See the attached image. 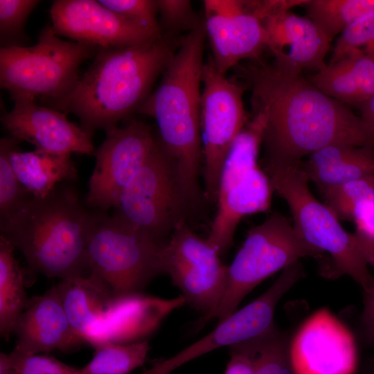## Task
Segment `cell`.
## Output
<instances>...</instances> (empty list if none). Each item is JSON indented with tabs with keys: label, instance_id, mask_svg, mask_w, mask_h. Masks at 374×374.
<instances>
[{
	"label": "cell",
	"instance_id": "16",
	"mask_svg": "<svg viewBox=\"0 0 374 374\" xmlns=\"http://www.w3.org/2000/svg\"><path fill=\"white\" fill-rule=\"evenodd\" d=\"M12 109L1 117L3 127L19 141L47 152L71 154H94L91 135L70 122L66 113L37 104L31 100L14 101Z\"/></svg>",
	"mask_w": 374,
	"mask_h": 374
},
{
	"label": "cell",
	"instance_id": "36",
	"mask_svg": "<svg viewBox=\"0 0 374 374\" xmlns=\"http://www.w3.org/2000/svg\"><path fill=\"white\" fill-rule=\"evenodd\" d=\"M157 5L163 21L168 26L178 27L193 24V13L190 1L159 0Z\"/></svg>",
	"mask_w": 374,
	"mask_h": 374
},
{
	"label": "cell",
	"instance_id": "26",
	"mask_svg": "<svg viewBox=\"0 0 374 374\" xmlns=\"http://www.w3.org/2000/svg\"><path fill=\"white\" fill-rule=\"evenodd\" d=\"M308 17L331 40L362 16L374 11V0H308Z\"/></svg>",
	"mask_w": 374,
	"mask_h": 374
},
{
	"label": "cell",
	"instance_id": "28",
	"mask_svg": "<svg viewBox=\"0 0 374 374\" xmlns=\"http://www.w3.org/2000/svg\"><path fill=\"white\" fill-rule=\"evenodd\" d=\"M19 142L12 136L0 141V227L33 197L18 180L9 159L10 150Z\"/></svg>",
	"mask_w": 374,
	"mask_h": 374
},
{
	"label": "cell",
	"instance_id": "13",
	"mask_svg": "<svg viewBox=\"0 0 374 374\" xmlns=\"http://www.w3.org/2000/svg\"><path fill=\"white\" fill-rule=\"evenodd\" d=\"M203 4L211 60L220 73L225 75L243 60L260 57L268 37L254 1L205 0Z\"/></svg>",
	"mask_w": 374,
	"mask_h": 374
},
{
	"label": "cell",
	"instance_id": "31",
	"mask_svg": "<svg viewBox=\"0 0 374 374\" xmlns=\"http://www.w3.org/2000/svg\"><path fill=\"white\" fill-rule=\"evenodd\" d=\"M39 0H0L1 48L25 46L26 22Z\"/></svg>",
	"mask_w": 374,
	"mask_h": 374
},
{
	"label": "cell",
	"instance_id": "34",
	"mask_svg": "<svg viewBox=\"0 0 374 374\" xmlns=\"http://www.w3.org/2000/svg\"><path fill=\"white\" fill-rule=\"evenodd\" d=\"M8 355L15 374H79V369L53 357L25 355L14 350Z\"/></svg>",
	"mask_w": 374,
	"mask_h": 374
},
{
	"label": "cell",
	"instance_id": "39",
	"mask_svg": "<svg viewBox=\"0 0 374 374\" xmlns=\"http://www.w3.org/2000/svg\"><path fill=\"white\" fill-rule=\"evenodd\" d=\"M355 243L367 264L374 267V236L356 231L353 233Z\"/></svg>",
	"mask_w": 374,
	"mask_h": 374
},
{
	"label": "cell",
	"instance_id": "41",
	"mask_svg": "<svg viewBox=\"0 0 374 374\" xmlns=\"http://www.w3.org/2000/svg\"><path fill=\"white\" fill-rule=\"evenodd\" d=\"M0 374H15L8 354H0Z\"/></svg>",
	"mask_w": 374,
	"mask_h": 374
},
{
	"label": "cell",
	"instance_id": "14",
	"mask_svg": "<svg viewBox=\"0 0 374 374\" xmlns=\"http://www.w3.org/2000/svg\"><path fill=\"white\" fill-rule=\"evenodd\" d=\"M50 15L58 36L99 49L137 46L161 38L160 31L123 17L98 1L55 0Z\"/></svg>",
	"mask_w": 374,
	"mask_h": 374
},
{
	"label": "cell",
	"instance_id": "25",
	"mask_svg": "<svg viewBox=\"0 0 374 374\" xmlns=\"http://www.w3.org/2000/svg\"><path fill=\"white\" fill-rule=\"evenodd\" d=\"M15 247L0 236V333L6 340L26 308L25 273L14 255Z\"/></svg>",
	"mask_w": 374,
	"mask_h": 374
},
{
	"label": "cell",
	"instance_id": "24",
	"mask_svg": "<svg viewBox=\"0 0 374 374\" xmlns=\"http://www.w3.org/2000/svg\"><path fill=\"white\" fill-rule=\"evenodd\" d=\"M55 286L71 327L89 344L112 296L89 276L62 279Z\"/></svg>",
	"mask_w": 374,
	"mask_h": 374
},
{
	"label": "cell",
	"instance_id": "35",
	"mask_svg": "<svg viewBox=\"0 0 374 374\" xmlns=\"http://www.w3.org/2000/svg\"><path fill=\"white\" fill-rule=\"evenodd\" d=\"M260 335L229 346L230 359L224 374H255Z\"/></svg>",
	"mask_w": 374,
	"mask_h": 374
},
{
	"label": "cell",
	"instance_id": "32",
	"mask_svg": "<svg viewBox=\"0 0 374 374\" xmlns=\"http://www.w3.org/2000/svg\"><path fill=\"white\" fill-rule=\"evenodd\" d=\"M352 51L374 58V11L358 19L340 35L328 64L336 62Z\"/></svg>",
	"mask_w": 374,
	"mask_h": 374
},
{
	"label": "cell",
	"instance_id": "22",
	"mask_svg": "<svg viewBox=\"0 0 374 374\" xmlns=\"http://www.w3.org/2000/svg\"><path fill=\"white\" fill-rule=\"evenodd\" d=\"M306 78L328 96L357 105L374 96V58L352 51Z\"/></svg>",
	"mask_w": 374,
	"mask_h": 374
},
{
	"label": "cell",
	"instance_id": "33",
	"mask_svg": "<svg viewBox=\"0 0 374 374\" xmlns=\"http://www.w3.org/2000/svg\"><path fill=\"white\" fill-rule=\"evenodd\" d=\"M102 5L130 21L154 30L160 31L157 20V1L100 0Z\"/></svg>",
	"mask_w": 374,
	"mask_h": 374
},
{
	"label": "cell",
	"instance_id": "18",
	"mask_svg": "<svg viewBox=\"0 0 374 374\" xmlns=\"http://www.w3.org/2000/svg\"><path fill=\"white\" fill-rule=\"evenodd\" d=\"M12 334L17 337L13 350L25 355L69 352L87 344L69 322L56 286L28 300Z\"/></svg>",
	"mask_w": 374,
	"mask_h": 374
},
{
	"label": "cell",
	"instance_id": "15",
	"mask_svg": "<svg viewBox=\"0 0 374 374\" xmlns=\"http://www.w3.org/2000/svg\"><path fill=\"white\" fill-rule=\"evenodd\" d=\"M294 374H354L355 339L328 310L320 309L299 328L290 344Z\"/></svg>",
	"mask_w": 374,
	"mask_h": 374
},
{
	"label": "cell",
	"instance_id": "38",
	"mask_svg": "<svg viewBox=\"0 0 374 374\" xmlns=\"http://www.w3.org/2000/svg\"><path fill=\"white\" fill-rule=\"evenodd\" d=\"M350 220L356 224V231L374 236V202L357 206L353 211Z\"/></svg>",
	"mask_w": 374,
	"mask_h": 374
},
{
	"label": "cell",
	"instance_id": "2",
	"mask_svg": "<svg viewBox=\"0 0 374 374\" xmlns=\"http://www.w3.org/2000/svg\"><path fill=\"white\" fill-rule=\"evenodd\" d=\"M173 55L162 38L137 46L100 48L73 89L49 107L75 115L91 136L96 130L107 132L137 112Z\"/></svg>",
	"mask_w": 374,
	"mask_h": 374
},
{
	"label": "cell",
	"instance_id": "3",
	"mask_svg": "<svg viewBox=\"0 0 374 374\" xmlns=\"http://www.w3.org/2000/svg\"><path fill=\"white\" fill-rule=\"evenodd\" d=\"M204 28L197 26L184 37L163 78L137 112L153 118L159 141L176 170L190 207L204 197L199 177L202 160L200 131Z\"/></svg>",
	"mask_w": 374,
	"mask_h": 374
},
{
	"label": "cell",
	"instance_id": "4",
	"mask_svg": "<svg viewBox=\"0 0 374 374\" xmlns=\"http://www.w3.org/2000/svg\"><path fill=\"white\" fill-rule=\"evenodd\" d=\"M91 215L73 189L56 186L46 197L30 198L0 227L1 235L22 253L31 271L61 280L89 276Z\"/></svg>",
	"mask_w": 374,
	"mask_h": 374
},
{
	"label": "cell",
	"instance_id": "17",
	"mask_svg": "<svg viewBox=\"0 0 374 374\" xmlns=\"http://www.w3.org/2000/svg\"><path fill=\"white\" fill-rule=\"evenodd\" d=\"M262 22L267 33V48L274 56L273 65L280 72L301 75L304 69L321 71L331 39L308 17L288 9L275 12Z\"/></svg>",
	"mask_w": 374,
	"mask_h": 374
},
{
	"label": "cell",
	"instance_id": "37",
	"mask_svg": "<svg viewBox=\"0 0 374 374\" xmlns=\"http://www.w3.org/2000/svg\"><path fill=\"white\" fill-rule=\"evenodd\" d=\"M359 335L366 346L374 348V282L367 290L364 291Z\"/></svg>",
	"mask_w": 374,
	"mask_h": 374
},
{
	"label": "cell",
	"instance_id": "42",
	"mask_svg": "<svg viewBox=\"0 0 374 374\" xmlns=\"http://www.w3.org/2000/svg\"><path fill=\"white\" fill-rule=\"evenodd\" d=\"M362 374H374V359H369L364 366Z\"/></svg>",
	"mask_w": 374,
	"mask_h": 374
},
{
	"label": "cell",
	"instance_id": "5",
	"mask_svg": "<svg viewBox=\"0 0 374 374\" xmlns=\"http://www.w3.org/2000/svg\"><path fill=\"white\" fill-rule=\"evenodd\" d=\"M98 50L61 39L48 24L35 45L0 48L1 87L14 101L38 99L48 105L73 89L80 65Z\"/></svg>",
	"mask_w": 374,
	"mask_h": 374
},
{
	"label": "cell",
	"instance_id": "40",
	"mask_svg": "<svg viewBox=\"0 0 374 374\" xmlns=\"http://www.w3.org/2000/svg\"><path fill=\"white\" fill-rule=\"evenodd\" d=\"M356 106L360 111V118L366 128L374 146V96Z\"/></svg>",
	"mask_w": 374,
	"mask_h": 374
},
{
	"label": "cell",
	"instance_id": "23",
	"mask_svg": "<svg viewBox=\"0 0 374 374\" xmlns=\"http://www.w3.org/2000/svg\"><path fill=\"white\" fill-rule=\"evenodd\" d=\"M71 154H60L38 150L22 152L15 145L9 159L18 180L34 197H44L63 181L77 179L78 170Z\"/></svg>",
	"mask_w": 374,
	"mask_h": 374
},
{
	"label": "cell",
	"instance_id": "29",
	"mask_svg": "<svg viewBox=\"0 0 374 374\" xmlns=\"http://www.w3.org/2000/svg\"><path fill=\"white\" fill-rule=\"evenodd\" d=\"M286 332L275 326L262 333L255 364V374H294Z\"/></svg>",
	"mask_w": 374,
	"mask_h": 374
},
{
	"label": "cell",
	"instance_id": "1",
	"mask_svg": "<svg viewBox=\"0 0 374 374\" xmlns=\"http://www.w3.org/2000/svg\"><path fill=\"white\" fill-rule=\"evenodd\" d=\"M233 69V80L250 92L252 116L263 124L265 169L299 164L333 144L374 148L360 116L302 75L283 73L260 57Z\"/></svg>",
	"mask_w": 374,
	"mask_h": 374
},
{
	"label": "cell",
	"instance_id": "6",
	"mask_svg": "<svg viewBox=\"0 0 374 374\" xmlns=\"http://www.w3.org/2000/svg\"><path fill=\"white\" fill-rule=\"evenodd\" d=\"M159 242L115 216L92 213L87 238L90 278L111 296L138 293L164 274Z\"/></svg>",
	"mask_w": 374,
	"mask_h": 374
},
{
	"label": "cell",
	"instance_id": "19",
	"mask_svg": "<svg viewBox=\"0 0 374 374\" xmlns=\"http://www.w3.org/2000/svg\"><path fill=\"white\" fill-rule=\"evenodd\" d=\"M185 303L181 295L172 299L141 292L112 296L89 344L95 348L107 341L130 344L144 341L166 316Z\"/></svg>",
	"mask_w": 374,
	"mask_h": 374
},
{
	"label": "cell",
	"instance_id": "27",
	"mask_svg": "<svg viewBox=\"0 0 374 374\" xmlns=\"http://www.w3.org/2000/svg\"><path fill=\"white\" fill-rule=\"evenodd\" d=\"M79 374H129L145 362L150 349L147 339L130 344L104 342Z\"/></svg>",
	"mask_w": 374,
	"mask_h": 374
},
{
	"label": "cell",
	"instance_id": "7",
	"mask_svg": "<svg viewBox=\"0 0 374 374\" xmlns=\"http://www.w3.org/2000/svg\"><path fill=\"white\" fill-rule=\"evenodd\" d=\"M321 254L299 235L285 217L272 214L249 231L242 246L227 267L225 290L220 303L199 319L197 328L213 319L217 323L223 321L262 280L301 258H316Z\"/></svg>",
	"mask_w": 374,
	"mask_h": 374
},
{
	"label": "cell",
	"instance_id": "11",
	"mask_svg": "<svg viewBox=\"0 0 374 374\" xmlns=\"http://www.w3.org/2000/svg\"><path fill=\"white\" fill-rule=\"evenodd\" d=\"M208 242L180 222L163 244L164 274L179 289L186 303L207 314L220 303L226 287L227 267Z\"/></svg>",
	"mask_w": 374,
	"mask_h": 374
},
{
	"label": "cell",
	"instance_id": "20",
	"mask_svg": "<svg viewBox=\"0 0 374 374\" xmlns=\"http://www.w3.org/2000/svg\"><path fill=\"white\" fill-rule=\"evenodd\" d=\"M274 191L267 173L258 166L217 197V210L207 240L221 256L233 244L245 216L267 211Z\"/></svg>",
	"mask_w": 374,
	"mask_h": 374
},
{
	"label": "cell",
	"instance_id": "9",
	"mask_svg": "<svg viewBox=\"0 0 374 374\" xmlns=\"http://www.w3.org/2000/svg\"><path fill=\"white\" fill-rule=\"evenodd\" d=\"M189 207L175 166L157 146L121 194L113 215L159 242L185 220Z\"/></svg>",
	"mask_w": 374,
	"mask_h": 374
},
{
	"label": "cell",
	"instance_id": "21",
	"mask_svg": "<svg viewBox=\"0 0 374 374\" xmlns=\"http://www.w3.org/2000/svg\"><path fill=\"white\" fill-rule=\"evenodd\" d=\"M301 166L309 181L323 192L348 181L374 175V148L344 144L326 146Z\"/></svg>",
	"mask_w": 374,
	"mask_h": 374
},
{
	"label": "cell",
	"instance_id": "30",
	"mask_svg": "<svg viewBox=\"0 0 374 374\" xmlns=\"http://www.w3.org/2000/svg\"><path fill=\"white\" fill-rule=\"evenodd\" d=\"M326 204L337 217L350 220L353 209L374 202V175L359 178L323 192Z\"/></svg>",
	"mask_w": 374,
	"mask_h": 374
},
{
	"label": "cell",
	"instance_id": "8",
	"mask_svg": "<svg viewBox=\"0 0 374 374\" xmlns=\"http://www.w3.org/2000/svg\"><path fill=\"white\" fill-rule=\"evenodd\" d=\"M301 163L267 168L265 172L274 190L288 204L299 235L322 253L330 254L340 274L349 276L364 291L367 290L374 278L355 243L353 233L344 230L327 204L313 196Z\"/></svg>",
	"mask_w": 374,
	"mask_h": 374
},
{
	"label": "cell",
	"instance_id": "12",
	"mask_svg": "<svg viewBox=\"0 0 374 374\" xmlns=\"http://www.w3.org/2000/svg\"><path fill=\"white\" fill-rule=\"evenodd\" d=\"M106 134L94 152L96 165L86 197L88 206L103 212L115 207L123 190L159 143L150 127L136 120Z\"/></svg>",
	"mask_w": 374,
	"mask_h": 374
},
{
	"label": "cell",
	"instance_id": "10",
	"mask_svg": "<svg viewBox=\"0 0 374 374\" xmlns=\"http://www.w3.org/2000/svg\"><path fill=\"white\" fill-rule=\"evenodd\" d=\"M200 102L204 196L216 203L222 168L233 141L248 122L238 82L220 73L211 57L204 64Z\"/></svg>",
	"mask_w": 374,
	"mask_h": 374
}]
</instances>
